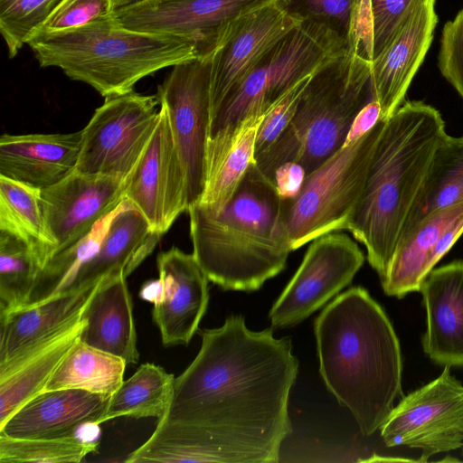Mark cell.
I'll return each instance as SVG.
<instances>
[{"label": "cell", "mask_w": 463, "mask_h": 463, "mask_svg": "<svg viewBox=\"0 0 463 463\" xmlns=\"http://www.w3.org/2000/svg\"><path fill=\"white\" fill-rule=\"evenodd\" d=\"M0 232L34 247L44 266L52 255L53 242L46 228L41 189L0 175Z\"/></svg>", "instance_id": "29"}, {"label": "cell", "mask_w": 463, "mask_h": 463, "mask_svg": "<svg viewBox=\"0 0 463 463\" xmlns=\"http://www.w3.org/2000/svg\"><path fill=\"white\" fill-rule=\"evenodd\" d=\"M463 214V202L437 211L421 220L396 245L385 277L381 280L387 296L402 298L420 292L431 271L429 260L443 232Z\"/></svg>", "instance_id": "25"}, {"label": "cell", "mask_w": 463, "mask_h": 463, "mask_svg": "<svg viewBox=\"0 0 463 463\" xmlns=\"http://www.w3.org/2000/svg\"><path fill=\"white\" fill-rule=\"evenodd\" d=\"M381 119L384 118H382L380 105L375 99H373L354 118L343 146H348L357 141Z\"/></svg>", "instance_id": "42"}, {"label": "cell", "mask_w": 463, "mask_h": 463, "mask_svg": "<svg viewBox=\"0 0 463 463\" xmlns=\"http://www.w3.org/2000/svg\"><path fill=\"white\" fill-rule=\"evenodd\" d=\"M306 177L303 167L293 162L279 165L273 176V182L281 199L292 198L300 190Z\"/></svg>", "instance_id": "41"}, {"label": "cell", "mask_w": 463, "mask_h": 463, "mask_svg": "<svg viewBox=\"0 0 463 463\" xmlns=\"http://www.w3.org/2000/svg\"><path fill=\"white\" fill-rule=\"evenodd\" d=\"M144 0H109L112 10L138 4Z\"/></svg>", "instance_id": "44"}, {"label": "cell", "mask_w": 463, "mask_h": 463, "mask_svg": "<svg viewBox=\"0 0 463 463\" xmlns=\"http://www.w3.org/2000/svg\"><path fill=\"white\" fill-rule=\"evenodd\" d=\"M80 146L81 130L68 134H3L0 175L46 188L76 169Z\"/></svg>", "instance_id": "23"}, {"label": "cell", "mask_w": 463, "mask_h": 463, "mask_svg": "<svg viewBox=\"0 0 463 463\" xmlns=\"http://www.w3.org/2000/svg\"><path fill=\"white\" fill-rule=\"evenodd\" d=\"M174 379L159 365L142 364L110 396L101 423L122 416L161 419L170 402Z\"/></svg>", "instance_id": "30"}, {"label": "cell", "mask_w": 463, "mask_h": 463, "mask_svg": "<svg viewBox=\"0 0 463 463\" xmlns=\"http://www.w3.org/2000/svg\"><path fill=\"white\" fill-rule=\"evenodd\" d=\"M321 376L363 435L379 430L402 392L399 339L382 307L362 287L336 297L315 321Z\"/></svg>", "instance_id": "2"}, {"label": "cell", "mask_w": 463, "mask_h": 463, "mask_svg": "<svg viewBox=\"0 0 463 463\" xmlns=\"http://www.w3.org/2000/svg\"><path fill=\"white\" fill-rule=\"evenodd\" d=\"M109 398L80 389L43 391L0 425V434L17 439L75 436L85 423L101 424Z\"/></svg>", "instance_id": "21"}, {"label": "cell", "mask_w": 463, "mask_h": 463, "mask_svg": "<svg viewBox=\"0 0 463 463\" xmlns=\"http://www.w3.org/2000/svg\"><path fill=\"white\" fill-rule=\"evenodd\" d=\"M436 0H419L384 50L371 61V87L382 118L401 106L423 62L438 24Z\"/></svg>", "instance_id": "18"}, {"label": "cell", "mask_w": 463, "mask_h": 463, "mask_svg": "<svg viewBox=\"0 0 463 463\" xmlns=\"http://www.w3.org/2000/svg\"><path fill=\"white\" fill-rule=\"evenodd\" d=\"M306 18L284 0H270L220 30L203 56L209 61L211 118L260 61Z\"/></svg>", "instance_id": "10"}, {"label": "cell", "mask_w": 463, "mask_h": 463, "mask_svg": "<svg viewBox=\"0 0 463 463\" xmlns=\"http://www.w3.org/2000/svg\"><path fill=\"white\" fill-rule=\"evenodd\" d=\"M82 319L80 340L94 348L136 364L139 360L137 331L127 276L119 273L100 281Z\"/></svg>", "instance_id": "24"}, {"label": "cell", "mask_w": 463, "mask_h": 463, "mask_svg": "<svg viewBox=\"0 0 463 463\" xmlns=\"http://www.w3.org/2000/svg\"><path fill=\"white\" fill-rule=\"evenodd\" d=\"M387 447L421 450L418 461L463 447V384L444 366L433 381L410 392L380 428Z\"/></svg>", "instance_id": "11"}, {"label": "cell", "mask_w": 463, "mask_h": 463, "mask_svg": "<svg viewBox=\"0 0 463 463\" xmlns=\"http://www.w3.org/2000/svg\"><path fill=\"white\" fill-rule=\"evenodd\" d=\"M26 44L41 67L59 68L104 98L132 91L141 79L199 57L191 41L128 29L112 13L79 27L37 32Z\"/></svg>", "instance_id": "5"}, {"label": "cell", "mask_w": 463, "mask_h": 463, "mask_svg": "<svg viewBox=\"0 0 463 463\" xmlns=\"http://www.w3.org/2000/svg\"><path fill=\"white\" fill-rule=\"evenodd\" d=\"M125 200L161 236L182 213L187 212L184 174L162 106L155 130L127 178Z\"/></svg>", "instance_id": "14"}, {"label": "cell", "mask_w": 463, "mask_h": 463, "mask_svg": "<svg viewBox=\"0 0 463 463\" xmlns=\"http://www.w3.org/2000/svg\"><path fill=\"white\" fill-rule=\"evenodd\" d=\"M157 95L134 90L105 98L81 129L76 171L127 179L142 156L159 116Z\"/></svg>", "instance_id": "9"}, {"label": "cell", "mask_w": 463, "mask_h": 463, "mask_svg": "<svg viewBox=\"0 0 463 463\" xmlns=\"http://www.w3.org/2000/svg\"><path fill=\"white\" fill-rule=\"evenodd\" d=\"M418 1L371 0L373 59L378 56L388 45L397 28Z\"/></svg>", "instance_id": "40"}, {"label": "cell", "mask_w": 463, "mask_h": 463, "mask_svg": "<svg viewBox=\"0 0 463 463\" xmlns=\"http://www.w3.org/2000/svg\"><path fill=\"white\" fill-rule=\"evenodd\" d=\"M373 99L371 61L347 45L313 76L288 126L254 156L256 165L272 181L276 169L288 162L308 175L343 146L354 118Z\"/></svg>", "instance_id": "6"}, {"label": "cell", "mask_w": 463, "mask_h": 463, "mask_svg": "<svg viewBox=\"0 0 463 463\" xmlns=\"http://www.w3.org/2000/svg\"><path fill=\"white\" fill-rule=\"evenodd\" d=\"M61 0H0V32L10 58L36 33Z\"/></svg>", "instance_id": "36"}, {"label": "cell", "mask_w": 463, "mask_h": 463, "mask_svg": "<svg viewBox=\"0 0 463 463\" xmlns=\"http://www.w3.org/2000/svg\"><path fill=\"white\" fill-rule=\"evenodd\" d=\"M281 198L255 160L225 207L187 210L193 254L224 290L254 291L286 267L292 251L280 219Z\"/></svg>", "instance_id": "4"}, {"label": "cell", "mask_w": 463, "mask_h": 463, "mask_svg": "<svg viewBox=\"0 0 463 463\" xmlns=\"http://www.w3.org/2000/svg\"><path fill=\"white\" fill-rule=\"evenodd\" d=\"M85 321L0 376V425L21 406L43 392L51 377L80 337Z\"/></svg>", "instance_id": "26"}, {"label": "cell", "mask_w": 463, "mask_h": 463, "mask_svg": "<svg viewBox=\"0 0 463 463\" xmlns=\"http://www.w3.org/2000/svg\"><path fill=\"white\" fill-rule=\"evenodd\" d=\"M420 292L426 311L424 353L439 365L463 368V260L433 269Z\"/></svg>", "instance_id": "20"}, {"label": "cell", "mask_w": 463, "mask_h": 463, "mask_svg": "<svg viewBox=\"0 0 463 463\" xmlns=\"http://www.w3.org/2000/svg\"><path fill=\"white\" fill-rule=\"evenodd\" d=\"M346 47L338 29L306 18L224 99L211 118L208 143L219 149L227 148L247 118L266 115L293 85L331 65Z\"/></svg>", "instance_id": "7"}, {"label": "cell", "mask_w": 463, "mask_h": 463, "mask_svg": "<svg viewBox=\"0 0 463 463\" xmlns=\"http://www.w3.org/2000/svg\"><path fill=\"white\" fill-rule=\"evenodd\" d=\"M161 293V282L159 279L146 281L140 289V298L146 301L155 303Z\"/></svg>", "instance_id": "43"}, {"label": "cell", "mask_w": 463, "mask_h": 463, "mask_svg": "<svg viewBox=\"0 0 463 463\" xmlns=\"http://www.w3.org/2000/svg\"><path fill=\"white\" fill-rule=\"evenodd\" d=\"M160 237L141 213L125 200L113 212L99 247L80 265L65 292L90 289L119 273L129 276L153 251Z\"/></svg>", "instance_id": "22"}, {"label": "cell", "mask_w": 463, "mask_h": 463, "mask_svg": "<svg viewBox=\"0 0 463 463\" xmlns=\"http://www.w3.org/2000/svg\"><path fill=\"white\" fill-rule=\"evenodd\" d=\"M314 75H307L293 85L265 115L256 136L255 156L272 145L288 126L298 109L301 96Z\"/></svg>", "instance_id": "37"}, {"label": "cell", "mask_w": 463, "mask_h": 463, "mask_svg": "<svg viewBox=\"0 0 463 463\" xmlns=\"http://www.w3.org/2000/svg\"><path fill=\"white\" fill-rule=\"evenodd\" d=\"M265 115H252L241 125L220 164L207 178L198 202L212 213H220L230 202L255 160V140Z\"/></svg>", "instance_id": "31"}, {"label": "cell", "mask_w": 463, "mask_h": 463, "mask_svg": "<svg viewBox=\"0 0 463 463\" xmlns=\"http://www.w3.org/2000/svg\"><path fill=\"white\" fill-rule=\"evenodd\" d=\"M288 7L301 6L306 17L333 25L336 23L347 42L373 47L371 0H284Z\"/></svg>", "instance_id": "35"}, {"label": "cell", "mask_w": 463, "mask_h": 463, "mask_svg": "<svg viewBox=\"0 0 463 463\" xmlns=\"http://www.w3.org/2000/svg\"><path fill=\"white\" fill-rule=\"evenodd\" d=\"M97 448L98 442H86L77 436L17 439L0 434V462L79 463Z\"/></svg>", "instance_id": "34"}, {"label": "cell", "mask_w": 463, "mask_h": 463, "mask_svg": "<svg viewBox=\"0 0 463 463\" xmlns=\"http://www.w3.org/2000/svg\"><path fill=\"white\" fill-rule=\"evenodd\" d=\"M364 262L363 251L348 235L330 232L313 240L269 311L271 327L305 320L347 287Z\"/></svg>", "instance_id": "13"}, {"label": "cell", "mask_w": 463, "mask_h": 463, "mask_svg": "<svg viewBox=\"0 0 463 463\" xmlns=\"http://www.w3.org/2000/svg\"><path fill=\"white\" fill-rule=\"evenodd\" d=\"M185 178L187 210L198 203L206 181L211 120L210 70L204 57L180 62L158 86Z\"/></svg>", "instance_id": "12"}, {"label": "cell", "mask_w": 463, "mask_h": 463, "mask_svg": "<svg viewBox=\"0 0 463 463\" xmlns=\"http://www.w3.org/2000/svg\"><path fill=\"white\" fill-rule=\"evenodd\" d=\"M43 262L34 247L0 232V312L25 306Z\"/></svg>", "instance_id": "32"}, {"label": "cell", "mask_w": 463, "mask_h": 463, "mask_svg": "<svg viewBox=\"0 0 463 463\" xmlns=\"http://www.w3.org/2000/svg\"><path fill=\"white\" fill-rule=\"evenodd\" d=\"M127 179L74 170L60 182L41 189L52 255L88 235L125 201Z\"/></svg>", "instance_id": "16"}, {"label": "cell", "mask_w": 463, "mask_h": 463, "mask_svg": "<svg viewBox=\"0 0 463 463\" xmlns=\"http://www.w3.org/2000/svg\"><path fill=\"white\" fill-rule=\"evenodd\" d=\"M270 0H144L112 12L121 26L191 41L203 57L225 25Z\"/></svg>", "instance_id": "15"}, {"label": "cell", "mask_w": 463, "mask_h": 463, "mask_svg": "<svg viewBox=\"0 0 463 463\" xmlns=\"http://www.w3.org/2000/svg\"><path fill=\"white\" fill-rule=\"evenodd\" d=\"M98 284L0 312V376L80 323Z\"/></svg>", "instance_id": "19"}, {"label": "cell", "mask_w": 463, "mask_h": 463, "mask_svg": "<svg viewBox=\"0 0 463 463\" xmlns=\"http://www.w3.org/2000/svg\"><path fill=\"white\" fill-rule=\"evenodd\" d=\"M461 202H463V136L451 137L447 134L433 154L424 182L405 222L400 239L410 233L428 215Z\"/></svg>", "instance_id": "27"}, {"label": "cell", "mask_w": 463, "mask_h": 463, "mask_svg": "<svg viewBox=\"0 0 463 463\" xmlns=\"http://www.w3.org/2000/svg\"><path fill=\"white\" fill-rule=\"evenodd\" d=\"M387 119L343 146L306 175L298 193L281 199L280 219L292 250L347 224L363 194L371 160Z\"/></svg>", "instance_id": "8"}, {"label": "cell", "mask_w": 463, "mask_h": 463, "mask_svg": "<svg viewBox=\"0 0 463 463\" xmlns=\"http://www.w3.org/2000/svg\"><path fill=\"white\" fill-rule=\"evenodd\" d=\"M438 66L463 99V8L443 26Z\"/></svg>", "instance_id": "38"}, {"label": "cell", "mask_w": 463, "mask_h": 463, "mask_svg": "<svg viewBox=\"0 0 463 463\" xmlns=\"http://www.w3.org/2000/svg\"><path fill=\"white\" fill-rule=\"evenodd\" d=\"M124 359L79 339L60 364L44 391L80 389L111 396L124 381Z\"/></svg>", "instance_id": "28"}, {"label": "cell", "mask_w": 463, "mask_h": 463, "mask_svg": "<svg viewBox=\"0 0 463 463\" xmlns=\"http://www.w3.org/2000/svg\"><path fill=\"white\" fill-rule=\"evenodd\" d=\"M161 293L152 317L165 345H187L209 302L208 278L194 254L173 246L156 258Z\"/></svg>", "instance_id": "17"}, {"label": "cell", "mask_w": 463, "mask_h": 463, "mask_svg": "<svg viewBox=\"0 0 463 463\" xmlns=\"http://www.w3.org/2000/svg\"><path fill=\"white\" fill-rule=\"evenodd\" d=\"M201 348L173 382L167 410L129 463H275L291 433L298 372L289 337L251 331L241 316L201 331Z\"/></svg>", "instance_id": "1"}, {"label": "cell", "mask_w": 463, "mask_h": 463, "mask_svg": "<svg viewBox=\"0 0 463 463\" xmlns=\"http://www.w3.org/2000/svg\"><path fill=\"white\" fill-rule=\"evenodd\" d=\"M113 212L99 221L80 241L55 253L47 260L39 273L25 306L43 302L66 291L80 265L99 247L108 230Z\"/></svg>", "instance_id": "33"}, {"label": "cell", "mask_w": 463, "mask_h": 463, "mask_svg": "<svg viewBox=\"0 0 463 463\" xmlns=\"http://www.w3.org/2000/svg\"><path fill=\"white\" fill-rule=\"evenodd\" d=\"M112 12L109 0H61L38 32L79 27Z\"/></svg>", "instance_id": "39"}, {"label": "cell", "mask_w": 463, "mask_h": 463, "mask_svg": "<svg viewBox=\"0 0 463 463\" xmlns=\"http://www.w3.org/2000/svg\"><path fill=\"white\" fill-rule=\"evenodd\" d=\"M446 135L439 111L420 100L406 101L385 122L346 229L364 244L381 280L433 154Z\"/></svg>", "instance_id": "3"}]
</instances>
